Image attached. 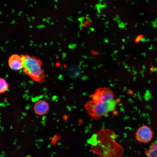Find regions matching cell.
<instances>
[{
    "label": "cell",
    "mask_w": 157,
    "mask_h": 157,
    "mask_svg": "<svg viewBox=\"0 0 157 157\" xmlns=\"http://www.w3.org/2000/svg\"><path fill=\"white\" fill-rule=\"evenodd\" d=\"M8 64L10 68L15 71H17L23 68V61L21 55L13 54L9 58Z\"/></svg>",
    "instance_id": "cell-5"
},
{
    "label": "cell",
    "mask_w": 157,
    "mask_h": 157,
    "mask_svg": "<svg viewBox=\"0 0 157 157\" xmlns=\"http://www.w3.org/2000/svg\"><path fill=\"white\" fill-rule=\"evenodd\" d=\"M49 108L48 103L43 100H40L37 101L34 106L35 112L39 115L45 114L48 111Z\"/></svg>",
    "instance_id": "cell-6"
},
{
    "label": "cell",
    "mask_w": 157,
    "mask_h": 157,
    "mask_svg": "<svg viewBox=\"0 0 157 157\" xmlns=\"http://www.w3.org/2000/svg\"><path fill=\"white\" fill-rule=\"evenodd\" d=\"M93 101L97 102H104L114 99L113 92L107 88L97 90L91 96Z\"/></svg>",
    "instance_id": "cell-4"
},
{
    "label": "cell",
    "mask_w": 157,
    "mask_h": 157,
    "mask_svg": "<svg viewBox=\"0 0 157 157\" xmlns=\"http://www.w3.org/2000/svg\"><path fill=\"white\" fill-rule=\"evenodd\" d=\"M0 93H3L7 90L8 88V85L6 80L2 78H1L0 79Z\"/></svg>",
    "instance_id": "cell-8"
},
{
    "label": "cell",
    "mask_w": 157,
    "mask_h": 157,
    "mask_svg": "<svg viewBox=\"0 0 157 157\" xmlns=\"http://www.w3.org/2000/svg\"><path fill=\"white\" fill-rule=\"evenodd\" d=\"M120 101L119 99H113L102 103L96 102L92 100L86 103L84 106L88 115L91 117L98 119L114 111L116 106Z\"/></svg>",
    "instance_id": "cell-2"
},
{
    "label": "cell",
    "mask_w": 157,
    "mask_h": 157,
    "mask_svg": "<svg viewBox=\"0 0 157 157\" xmlns=\"http://www.w3.org/2000/svg\"><path fill=\"white\" fill-rule=\"evenodd\" d=\"M147 156L149 157H157V140L153 142L146 150Z\"/></svg>",
    "instance_id": "cell-7"
},
{
    "label": "cell",
    "mask_w": 157,
    "mask_h": 157,
    "mask_svg": "<svg viewBox=\"0 0 157 157\" xmlns=\"http://www.w3.org/2000/svg\"><path fill=\"white\" fill-rule=\"evenodd\" d=\"M153 133L149 126L143 125L139 127L135 134V137L138 142L144 143L150 141L153 137Z\"/></svg>",
    "instance_id": "cell-3"
},
{
    "label": "cell",
    "mask_w": 157,
    "mask_h": 157,
    "mask_svg": "<svg viewBox=\"0 0 157 157\" xmlns=\"http://www.w3.org/2000/svg\"><path fill=\"white\" fill-rule=\"evenodd\" d=\"M23 61L24 72L33 81L42 83L45 81L44 71L42 60L34 56L21 55Z\"/></svg>",
    "instance_id": "cell-1"
}]
</instances>
